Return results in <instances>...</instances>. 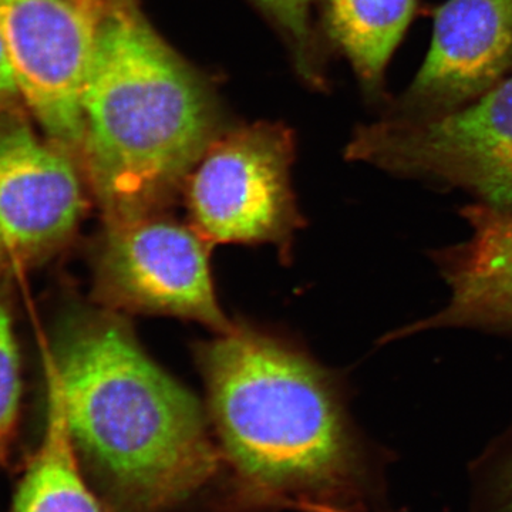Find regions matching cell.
<instances>
[{"label":"cell","mask_w":512,"mask_h":512,"mask_svg":"<svg viewBox=\"0 0 512 512\" xmlns=\"http://www.w3.org/2000/svg\"><path fill=\"white\" fill-rule=\"evenodd\" d=\"M109 0H0L19 93L53 143L80 157L83 96Z\"/></svg>","instance_id":"52a82bcc"},{"label":"cell","mask_w":512,"mask_h":512,"mask_svg":"<svg viewBox=\"0 0 512 512\" xmlns=\"http://www.w3.org/2000/svg\"><path fill=\"white\" fill-rule=\"evenodd\" d=\"M16 278L0 266V467L8 466L22 416L23 369L16 328Z\"/></svg>","instance_id":"4fadbf2b"},{"label":"cell","mask_w":512,"mask_h":512,"mask_svg":"<svg viewBox=\"0 0 512 512\" xmlns=\"http://www.w3.org/2000/svg\"><path fill=\"white\" fill-rule=\"evenodd\" d=\"M348 153L389 173L466 188L487 204L512 208V77L453 113L386 117L360 128Z\"/></svg>","instance_id":"277c9868"},{"label":"cell","mask_w":512,"mask_h":512,"mask_svg":"<svg viewBox=\"0 0 512 512\" xmlns=\"http://www.w3.org/2000/svg\"><path fill=\"white\" fill-rule=\"evenodd\" d=\"M42 353L52 363L77 451L131 512L190 500L222 467L190 390L141 349L109 309H77Z\"/></svg>","instance_id":"7a4b0ae2"},{"label":"cell","mask_w":512,"mask_h":512,"mask_svg":"<svg viewBox=\"0 0 512 512\" xmlns=\"http://www.w3.org/2000/svg\"><path fill=\"white\" fill-rule=\"evenodd\" d=\"M497 500L500 512H512V463L501 477Z\"/></svg>","instance_id":"2e32d148"},{"label":"cell","mask_w":512,"mask_h":512,"mask_svg":"<svg viewBox=\"0 0 512 512\" xmlns=\"http://www.w3.org/2000/svg\"><path fill=\"white\" fill-rule=\"evenodd\" d=\"M328 32L367 94L383 93L384 72L417 13V0H325Z\"/></svg>","instance_id":"7c38bea8"},{"label":"cell","mask_w":512,"mask_h":512,"mask_svg":"<svg viewBox=\"0 0 512 512\" xmlns=\"http://www.w3.org/2000/svg\"><path fill=\"white\" fill-rule=\"evenodd\" d=\"M211 244L161 214L104 224L93 264V298L109 311L198 320L220 333L235 328L218 303Z\"/></svg>","instance_id":"5b68a950"},{"label":"cell","mask_w":512,"mask_h":512,"mask_svg":"<svg viewBox=\"0 0 512 512\" xmlns=\"http://www.w3.org/2000/svg\"><path fill=\"white\" fill-rule=\"evenodd\" d=\"M210 416L242 500L305 512H369L383 490L329 377L254 330L201 346Z\"/></svg>","instance_id":"6da1fadb"},{"label":"cell","mask_w":512,"mask_h":512,"mask_svg":"<svg viewBox=\"0 0 512 512\" xmlns=\"http://www.w3.org/2000/svg\"><path fill=\"white\" fill-rule=\"evenodd\" d=\"M86 194L72 154L26 123L0 126V266L16 278L45 265L74 237Z\"/></svg>","instance_id":"ba28073f"},{"label":"cell","mask_w":512,"mask_h":512,"mask_svg":"<svg viewBox=\"0 0 512 512\" xmlns=\"http://www.w3.org/2000/svg\"><path fill=\"white\" fill-rule=\"evenodd\" d=\"M512 70V0H448L434 19L429 53L387 116L427 120L453 113Z\"/></svg>","instance_id":"9c48e42d"},{"label":"cell","mask_w":512,"mask_h":512,"mask_svg":"<svg viewBox=\"0 0 512 512\" xmlns=\"http://www.w3.org/2000/svg\"><path fill=\"white\" fill-rule=\"evenodd\" d=\"M80 160L104 224L160 214L211 144L200 80L128 0H109L83 96Z\"/></svg>","instance_id":"3957f363"},{"label":"cell","mask_w":512,"mask_h":512,"mask_svg":"<svg viewBox=\"0 0 512 512\" xmlns=\"http://www.w3.org/2000/svg\"><path fill=\"white\" fill-rule=\"evenodd\" d=\"M46 383L45 430L20 476L8 512H104L80 467L59 382L42 353Z\"/></svg>","instance_id":"8fae6325"},{"label":"cell","mask_w":512,"mask_h":512,"mask_svg":"<svg viewBox=\"0 0 512 512\" xmlns=\"http://www.w3.org/2000/svg\"><path fill=\"white\" fill-rule=\"evenodd\" d=\"M470 237L444 252L450 298L439 312L390 336L466 326H512V208L480 202L463 211Z\"/></svg>","instance_id":"30bf717a"},{"label":"cell","mask_w":512,"mask_h":512,"mask_svg":"<svg viewBox=\"0 0 512 512\" xmlns=\"http://www.w3.org/2000/svg\"><path fill=\"white\" fill-rule=\"evenodd\" d=\"M274 16L276 22L291 36L299 52V60L309 69L312 52L311 8L313 0H256Z\"/></svg>","instance_id":"5bb4252c"},{"label":"cell","mask_w":512,"mask_h":512,"mask_svg":"<svg viewBox=\"0 0 512 512\" xmlns=\"http://www.w3.org/2000/svg\"><path fill=\"white\" fill-rule=\"evenodd\" d=\"M19 96L15 73H13L12 64H10L5 43H3L2 36H0V110H5L10 104L15 103Z\"/></svg>","instance_id":"9a60e30c"},{"label":"cell","mask_w":512,"mask_h":512,"mask_svg":"<svg viewBox=\"0 0 512 512\" xmlns=\"http://www.w3.org/2000/svg\"><path fill=\"white\" fill-rule=\"evenodd\" d=\"M291 160V141L274 126L211 141L185 181L191 227L211 245L285 248L302 222L289 184Z\"/></svg>","instance_id":"8992f818"}]
</instances>
